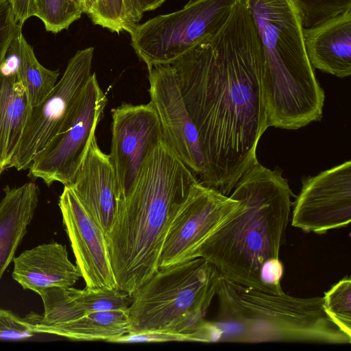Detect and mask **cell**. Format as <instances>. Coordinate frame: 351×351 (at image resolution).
Masks as SVG:
<instances>
[{"instance_id": "cell-1", "label": "cell", "mask_w": 351, "mask_h": 351, "mask_svg": "<svg viewBox=\"0 0 351 351\" xmlns=\"http://www.w3.org/2000/svg\"><path fill=\"white\" fill-rule=\"evenodd\" d=\"M263 51L246 0L226 22L170 64L198 134L203 185L225 195L255 162L267 129L261 86Z\"/></svg>"}, {"instance_id": "cell-2", "label": "cell", "mask_w": 351, "mask_h": 351, "mask_svg": "<svg viewBox=\"0 0 351 351\" xmlns=\"http://www.w3.org/2000/svg\"><path fill=\"white\" fill-rule=\"evenodd\" d=\"M197 182L164 141L147 158L105 233L118 289L132 295L158 270L171 217Z\"/></svg>"}, {"instance_id": "cell-3", "label": "cell", "mask_w": 351, "mask_h": 351, "mask_svg": "<svg viewBox=\"0 0 351 351\" xmlns=\"http://www.w3.org/2000/svg\"><path fill=\"white\" fill-rule=\"evenodd\" d=\"M293 196L278 168L271 170L257 161L230 195L242 207L208 237L197 258L211 263L229 280L265 291L261 270L268 261L279 258Z\"/></svg>"}, {"instance_id": "cell-4", "label": "cell", "mask_w": 351, "mask_h": 351, "mask_svg": "<svg viewBox=\"0 0 351 351\" xmlns=\"http://www.w3.org/2000/svg\"><path fill=\"white\" fill-rule=\"evenodd\" d=\"M263 51L268 127L297 130L321 120L325 94L308 59L293 0H246Z\"/></svg>"}, {"instance_id": "cell-5", "label": "cell", "mask_w": 351, "mask_h": 351, "mask_svg": "<svg viewBox=\"0 0 351 351\" xmlns=\"http://www.w3.org/2000/svg\"><path fill=\"white\" fill-rule=\"evenodd\" d=\"M215 322L220 341H271L349 344L351 337L327 316L323 297L297 298L271 293L221 277Z\"/></svg>"}, {"instance_id": "cell-6", "label": "cell", "mask_w": 351, "mask_h": 351, "mask_svg": "<svg viewBox=\"0 0 351 351\" xmlns=\"http://www.w3.org/2000/svg\"><path fill=\"white\" fill-rule=\"evenodd\" d=\"M221 276L205 258L158 268L132 295L128 332L162 330L219 341L222 330L204 316Z\"/></svg>"}, {"instance_id": "cell-7", "label": "cell", "mask_w": 351, "mask_h": 351, "mask_svg": "<svg viewBox=\"0 0 351 351\" xmlns=\"http://www.w3.org/2000/svg\"><path fill=\"white\" fill-rule=\"evenodd\" d=\"M238 1L191 0L178 11L134 25L131 45L147 66L170 64L217 31Z\"/></svg>"}, {"instance_id": "cell-8", "label": "cell", "mask_w": 351, "mask_h": 351, "mask_svg": "<svg viewBox=\"0 0 351 351\" xmlns=\"http://www.w3.org/2000/svg\"><path fill=\"white\" fill-rule=\"evenodd\" d=\"M107 101L92 73L60 130L34 156L29 175L47 186L54 182L70 185L95 136Z\"/></svg>"}, {"instance_id": "cell-9", "label": "cell", "mask_w": 351, "mask_h": 351, "mask_svg": "<svg viewBox=\"0 0 351 351\" xmlns=\"http://www.w3.org/2000/svg\"><path fill=\"white\" fill-rule=\"evenodd\" d=\"M242 207L240 201L197 182L174 212L158 261L165 268L197 258L208 237Z\"/></svg>"}, {"instance_id": "cell-10", "label": "cell", "mask_w": 351, "mask_h": 351, "mask_svg": "<svg viewBox=\"0 0 351 351\" xmlns=\"http://www.w3.org/2000/svg\"><path fill=\"white\" fill-rule=\"evenodd\" d=\"M93 53V47L77 51L51 91L32 107L8 168L28 169L34 156L60 130L91 75Z\"/></svg>"}, {"instance_id": "cell-11", "label": "cell", "mask_w": 351, "mask_h": 351, "mask_svg": "<svg viewBox=\"0 0 351 351\" xmlns=\"http://www.w3.org/2000/svg\"><path fill=\"white\" fill-rule=\"evenodd\" d=\"M150 104L161 125L164 141L204 184L206 165L198 134L186 108L170 64L147 66Z\"/></svg>"}, {"instance_id": "cell-12", "label": "cell", "mask_w": 351, "mask_h": 351, "mask_svg": "<svg viewBox=\"0 0 351 351\" xmlns=\"http://www.w3.org/2000/svg\"><path fill=\"white\" fill-rule=\"evenodd\" d=\"M162 141L160 121L150 103H124L113 110L109 156L117 176L120 198L129 193L146 160Z\"/></svg>"}, {"instance_id": "cell-13", "label": "cell", "mask_w": 351, "mask_h": 351, "mask_svg": "<svg viewBox=\"0 0 351 351\" xmlns=\"http://www.w3.org/2000/svg\"><path fill=\"white\" fill-rule=\"evenodd\" d=\"M291 224L306 232L325 234L351 221V162L302 179Z\"/></svg>"}, {"instance_id": "cell-14", "label": "cell", "mask_w": 351, "mask_h": 351, "mask_svg": "<svg viewBox=\"0 0 351 351\" xmlns=\"http://www.w3.org/2000/svg\"><path fill=\"white\" fill-rule=\"evenodd\" d=\"M58 206L86 287L117 288L105 234L70 186L64 185Z\"/></svg>"}, {"instance_id": "cell-15", "label": "cell", "mask_w": 351, "mask_h": 351, "mask_svg": "<svg viewBox=\"0 0 351 351\" xmlns=\"http://www.w3.org/2000/svg\"><path fill=\"white\" fill-rule=\"evenodd\" d=\"M69 186L105 234L112 223L120 192L110 156L101 150L96 136Z\"/></svg>"}, {"instance_id": "cell-16", "label": "cell", "mask_w": 351, "mask_h": 351, "mask_svg": "<svg viewBox=\"0 0 351 351\" xmlns=\"http://www.w3.org/2000/svg\"><path fill=\"white\" fill-rule=\"evenodd\" d=\"M12 278L38 293L50 287L68 288L82 278L69 258L66 245L53 241L25 250L13 259Z\"/></svg>"}, {"instance_id": "cell-17", "label": "cell", "mask_w": 351, "mask_h": 351, "mask_svg": "<svg viewBox=\"0 0 351 351\" xmlns=\"http://www.w3.org/2000/svg\"><path fill=\"white\" fill-rule=\"evenodd\" d=\"M312 67L340 78L351 74V10L315 26L303 28Z\"/></svg>"}, {"instance_id": "cell-18", "label": "cell", "mask_w": 351, "mask_h": 351, "mask_svg": "<svg viewBox=\"0 0 351 351\" xmlns=\"http://www.w3.org/2000/svg\"><path fill=\"white\" fill-rule=\"evenodd\" d=\"M16 66L7 58L0 68V175L10 165L32 109Z\"/></svg>"}, {"instance_id": "cell-19", "label": "cell", "mask_w": 351, "mask_h": 351, "mask_svg": "<svg viewBox=\"0 0 351 351\" xmlns=\"http://www.w3.org/2000/svg\"><path fill=\"white\" fill-rule=\"evenodd\" d=\"M0 202V280L13 261L38 203L39 189L33 182L19 187L7 185Z\"/></svg>"}, {"instance_id": "cell-20", "label": "cell", "mask_w": 351, "mask_h": 351, "mask_svg": "<svg viewBox=\"0 0 351 351\" xmlns=\"http://www.w3.org/2000/svg\"><path fill=\"white\" fill-rule=\"evenodd\" d=\"M128 310L93 312L51 326L30 325L34 333H46L80 341H106L128 332Z\"/></svg>"}, {"instance_id": "cell-21", "label": "cell", "mask_w": 351, "mask_h": 351, "mask_svg": "<svg viewBox=\"0 0 351 351\" xmlns=\"http://www.w3.org/2000/svg\"><path fill=\"white\" fill-rule=\"evenodd\" d=\"M8 51L16 58V71L26 89L32 107L36 106L55 86L60 75L58 70H49L40 64L22 30L13 39Z\"/></svg>"}, {"instance_id": "cell-22", "label": "cell", "mask_w": 351, "mask_h": 351, "mask_svg": "<svg viewBox=\"0 0 351 351\" xmlns=\"http://www.w3.org/2000/svg\"><path fill=\"white\" fill-rule=\"evenodd\" d=\"M36 15L45 29L58 33L67 29L84 13L78 0H35Z\"/></svg>"}, {"instance_id": "cell-23", "label": "cell", "mask_w": 351, "mask_h": 351, "mask_svg": "<svg viewBox=\"0 0 351 351\" xmlns=\"http://www.w3.org/2000/svg\"><path fill=\"white\" fill-rule=\"evenodd\" d=\"M323 307L328 318L351 337V279L346 277L334 285L323 297Z\"/></svg>"}, {"instance_id": "cell-24", "label": "cell", "mask_w": 351, "mask_h": 351, "mask_svg": "<svg viewBox=\"0 0 351 351\" xmlns=\"http://www.w3.org/2000/svg\"><path fill=\"white\" fill-rule=\"evenodd\" d=\"M300 14L302 26L308 28L351 10V0H293Z\"/></svg>"}, {"instance_id": "cell-25", "label": "cell", "mask_w": 351, "mask_h": 351, "mask_svg": "<svg viewBox=\"0 0 351 351\" xmlns=\"http://www.w3.org/2000/svg\"><path fill=\"white\" fill-rule=\"evenodd\" d=\"M88 17L95 25L112 32L119 34L122 31L128 32L123 0H99Z\"/></svg>"}, {"instance_id": "cell-26", "label": "cell", "mask_w": 351, "mask_h": 351, "mask_svg": "<svg viewBox=\"0 0 351 351\" xmlns=\"http://www.w3.org/2000/svg\"><path fill=\"white\" fill-rule=\"evenodd\" d=\"M22 30L15 20L9 0H0V68L5 61L10 46Z\"/></svg>"}, {"instance_id": "cell-27", "label": "cell", "mask_w": 351, "mask_h": 351, "mask_svg": "<svg viewBox=\"0 0 351 351\" xmlns=\"http://www.w3.org/2000/svg\"><path fill=\"white\" fill-rule=\"evenodd\" d=\"M29 323L12 312L0 308V339L19 340L32 337Z\"/></svg>"}, {"instance_id": "cell-28", "label": "cell", "mask_w": 351, "mask_h": 351, "mask_svg": "<svg viewBox=\"0 0 351 351\" xmlns=\"http://www.w3.org/2000/svg\"><path fill=\"white\" fill-rule=\"evenodd\" d=\"M197 341L190 334L162 330L128 332L112 340L115 343Z\"/></svg>"}, {"instance_id": "cell-29", "label": "cell", "mask_w": 351, "mask_h": 351, "mask_svg": "<svg viewBox=\"0 0 351 351\" xmlns=\"http://www.w3.org/2000/svg\"><path fill=\"white\" fill-rule=\"evenodd\" d=\"M17 23L23 26L30 17L36 15L35 0H9Z\"/></svg>"}, {"instance_id": "cell-30", "label": "cell", "mask_w": 351, "mask_h": 351, "mask_svg": "<svg viewBox=\"0 0 351 351\" xmlns=\"http://www.w3.org/2000/svg\"><path fill=\"white\" fill-rule=\"evenodd\" d=\"M126 11L128 33L134 25L138 24L141 21L143 14L141 13L138 0H123Z\"/></svg>"}, {"instance_id": "cell-31", "label": "cell", "mask_w": 351, "mask_h": 351, "mask_svg": "<svg viewBox=\"0 0 351 351\" xmlns=\"http://www.w3.org/2000/svg\"><path fill=\"white\" fill-rule=\"evenodd\" d=\"M167 0H138V5L141 13L152 11L164 3Z\"/></svg>"}, {"instance_id": "cell-32", "label": "cell", "mask_w": 351, "mask_h": 351, "mask_svg": "<svg viewBox=\"0 0 351 351\" xmlns=\"http://www.w3.org/2000/svg\"><path fill=\"white\" fill-rule=\"evenodd\" d=\"M82 5L84 13L90 14L97 5L99 0H78Z\"/></svg>"}]
</instances>
